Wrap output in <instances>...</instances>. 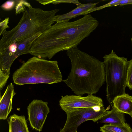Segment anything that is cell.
<instances>
[{
	"mask_svg": "<svg viewBox=\"0 0 132 132\" xmlns=\"http://www.w3.org/2000/svg\"><path fill=\"white\" fill-rule=\"evenodd\" d=\"M98 21L90 14L72 22H56L33 43L30 54L51 59L57 53L77 46L98 27Z\"/></svg>",
	"mask_w": 132,
	"mask_h": 132,
	"instance_id": "obj_1",
	"label": "cell"
},
{
	"mask_svg": "<svg viewBox=\"0 0 132 132\" xmlns=\"http://www.w3.org/2000/svg\"><path fill=\"white\" fill-rule=\"evenodd\" d=\"M71 63L70 72L63 80L76 95L98 92L105 81L104 63L76 47L67 51Z\"/></svg>",
	"mask_w": 132,
	"mask_h": 132,
	"instance_id": "obj_2",
	"label": "cell"
},
{
	"mask_svg": "<svg viewBox=\"0 0 132 132\" xmlns=\"http://www.w3.org/2000/svg\"><path fill=\"white\" fill-rule=\"evenodd\" d=\"M59 11L57 9L45 11L32 7L26 9L16 26L10 30H5L3 33L0 40V52L15 42L42 33L54 22L55 15Z\"/></svg>",
	"mask_w": 132,
	"mask_h": 132,
	"instance_id": "obj_3",
	"label": "cell"
},
{
	"mask_svg": "<svg viewBox=\"0 0 132 132\" xmlns=\"http://www.w3.org/2000/svg\"><path fill=\"white\" fill-rule=\"evenodd\" d=\"M13 82L17 85L52 84L63 81L56 61H51L34 56L13 73Z\"/></svg>",
	"mask_w": 132,
	"mask_h": 132,
	"instance_id": "obj_4",
	"label": "cell"
},
{
	"mask_svg": "<svg viewBox=\"0 0 132 132\" xmlns=\"http://www.w3.org/2000/svg\"><path fill=\"white\" fill-rule=\"evenodd\" d=\"M103 58L106 99L112 107V101L116 97L126 93L128 61L127 58L117 56L113 50Z\"/></svg>",
	"mask_w": 132,
	"mask_h": 132,
	"instance_id": "obj_5",
	"label": "cell"
},
{
	"mask_svg": "<svg viewBox=\"0 0 132 132\" xmlns=\"http://www.w3.org/2000/svg\"><path fill=\"white\" fill-rule=\"evenodd\" d=\"M109 112L104 107L98 112L95 111L92 108H77L69 110L65 112L67 115L66 120L59 132H77L78 127L82 123L90 120L95 122Z\"/></svg>",
	"mask_w": 132,
	"mask_h": 132,
	"instance_id": "obj_6",
	"label": "cell"
},
{
	"mask_svg": "<svg viewBox=\"0 0 132 132\" xmlns=\"http://www.w3.org/2000/svg\"><path fill=\"white\" fill-rule=\"evenodd\" d=\"M59 105L65 112L74 108H92L96 106H104L102 99L93 94L85 97L76 95L62 96Z\"/></svg>",
	"mask_w": 132,
	"mask_h": 132,
	"instance_id": "obj_7",
	"label": "cell"
},
{
	"mask_svg": "<svg viewBox=\"0 0 132 132\" xmlns=\"http://www.w3.org/2000/svg\"><path fill=\"white\" fill-rule=\"evenodd\" d=\"M28 120L33 129L42 130L50 108L48 102L41 100H34L27 107Z\"/></svg>",
	"mask_w": 132,
	"mask_h": 132,
	"instance_id": "obj_8",
	"label": "cell"
},
{
	"mask_svg": "<svg viewBox=\"0 0 132 132\" xmlns=\"http://www.w3.org/2000/svg\"><path fill=\"white\" fill-rule=\"evenodd\" d=\"M23 54V51L18 42H14L0 52V70L5 75H9L13 62L19 56Z\"/></svg>",
	"mask_w": 132,
	"mask_h": 132,
	"instance_id": "obj_9",
	"label": "cell"
},
{
	"mask_svg": "<svg viewBox=\"0 0 132 132\" xmlns=\"http://www.w3.org/2000/svg\"><path fill=\"white\" fill-rule=\"evenodd\" d=\"M16 93L14 86L11 83L8 85L3 95L0 98V119L6 120L12 109L13 97Z\"/></svg>",
	"mask_w": 132,
	"mask_h": 132,
	"instance_id": "obj_10",
	"label": "cell"
},
{
	"mask_svg": "<svg viewBox=\"0 0 132 132\" xmlns=\"http://www.w3.org/2000/svg\"><path fill=\"white\" fill-rule=\"evenodd\" d=\"M99 2L81 4L70 12L63 14L55 15L54 20L57 22H69L71 19L81 15H86L90 9L95 7Z\"/></svg>",
	"mask_w": 132,
	"mask_h": 132,
	"instance_id": "obj_11",
	"label": "cell"
},
{
	"mask_svg": "<svg viewBox=\"0 0 132 132\" xmlns=\"http://www.w3.org/2000/svg\"><path fill=\"white\" fill-rule=\"evenodd\" d=\"M112 103L113 106L117 110L129 114L132 118V100L128 94L116 97Z\"/></svg>",
	"mask_w": 132,
	"mask_h": 132,
	"instance_id": "obj_12",
	"label": "cell"
},
{
	"mask_svg": "<svg viewBox=\"0 0 132 132\" xmlns=\"http://www.w3.org/2000/svg\"><path fill=\"white\" fill-rule=\"evenodd\" d=\"M7 121L9 132H30L24 116H19L14 114L9 118Z\"/></svg>",
	"mask_w": 132,
	"mask_h": 132,
	"instance_id": "obj_13",
	"label": "cell"
},
{
	"mask_svg": "<svg viewBox=\"0 0 132 132\" xmlns=\"http://www.w3.org/2000/svg\"><path fill=\"white\" fill-rule=\"evenodd\" d=\"M100 123H107L112 125H124L126 122L124 114L113 106L110 111L99 120Z\"/></svg>",
	"mask_w": 132,
	"mask_h": 132,
	"instance_id": "obj_14",
	"label": "cell"
},
{
	"mask_svg": "<svg viewBox=\"0 0 132 132\" xmlns=\"http://www.w3.org/2000/svg\"><path fill=\"white\" fill-rule=\"evenodd\" d=\"M101 132H132V129L126 123L124 125L105 124L100 127Z\"/></svg>",
	"mask_w": 132,
	"mask_h": 132,
	"instance_id": "obj_15",
	"label": "cell"
},
{
	"mask_svg": "<svg viewBox=\"0 0 132 132\" xmlns=\"http://www.w3.org/2000/svg\"><path fill=\"white\" fill-rule=\"evenodd\" d=\"M126 84L127 87L132 90V59L128 61Z\"/></svg>",
	"mask_w": 132,
	"mask_h": 132,
	"instance_id": "obj_16",
	"label": "cell"
},
{
	"mask_svg": "<svg viewBox=\"0 0 132 132\" xmlns=\"http://www.w3.org/2000/svg\"><path fill=\"white\" fill-rule=\"evenodd\" d=\"M28 8L32 7L30 4L24 0H19L15 7V14L17 15L20 13H23Z\"/></svg>",
	"mask_w": 132,
	"mask_h": 132,
	"instance_id": "obj_17",
	"label": "cell"
},
{
	"mask_svg": "<svg viewBox=\"0 0 132 132\" xmlns=\"http://www.w3.org/2000/svg\"><path fill=\"white\" fill-rule=\"evenodd\" d=\"M19 0H9L5 2L1 5V7L4 10L10 11L16 7Z\"/></svg>",
	"mask_w": 132,
	"mask_h": 132,
	"instance_id": "obj_18",
	"label": "cell"
},
{
	"mask_svg": "<svg viewBox=\"0 0 132 132\" xmlns=\"http://www.w3.org/2000/svg\"><path fill=\"white\" fill-rule=\"evenodd\" d=\"M62 3H73L76 5L77 6L81 5V3L77 0H46L44 2L45 5L50 3H52L54 4Z\"/></svg>",
	"mask_w": 132,
	"mask_h": 132,
	"instance_id": "obj_19",
	"label": "cell"
},
{
	"mask_svg": "<svg viewBox=\"0 0 132 132\" xmlns=\"http://www.w3.org/2000/svg\"><path fill=\"white\" fill-rule=\"evenodd\" d=\"M120 0H113L103 5L98 7L95 6L88 11L86 15L95 11L100 10L106 7L113 6L115 4L118 2Z\"/></svg>",
	"mask_w": 132,
	"mask_h": 132,
	"instance_id": "obj_20",
	"label": "cell"
},
{
	"mask_svg": "<svg viewBox=\"0 0 132 132\" xmlns=\"http://www.w3.org/2000/svg\"><path fill=\"white\" fill-rule=\"evenodd\" d=\"M9 75L4 74L0 70V89L1 90L5 86Z\"/></svg>",
	"mask_w": 132,
	"mask_h": 132,
	"instance_id": "obj_21",
	"label": "cell"
},
{
	"mask_svg": "<svg viewBox=\"0 0 132 132\" xmlns=\"http://www.w3.org/2000/svg\"><path fill=\"white\" fill-rule=\"evenodd\" d=\"M9 18H6L0 23V35L1 36L3 33L6 28H9L8 25L9 23Z\"/></svg>",
	"mask_w": 132,
	"mask_h": 132,
	"instance_id": "obj_22",
	"label": "cell"
},
{
	"mask_svg": "<svg viewBox=\"0 0 132 132\" xmlns=\"http://www.w3.org/2000/svg\"><path fill=\"white\" fill-rule=\"evenodd\" d=\"M128 4H132V0H120L118 2L115 4L113 6Z\"/></svg>",
	"mask_w": 132,
	"mask_h": 132,
	"instance_id": "obj_23",
	"label": "cell"
},
{
	"mask_svg": "<svg viewBox=\"0 0 132 132\" xmlns=\"http://www.w3.org/2000/svg\"><path fill=\"white\" fill-rule=\"evenodd\" d=\"M131 44H132V37L131 38Z\"/></svg>",
	"mask_w": 132,
	"mask_h": 132,
	"instance_id": "obj_24",
	"label": "cell"
},
{
	"mask_svg": "<svg viewBox=\"0 0 132 132\" xmlns=\"http://www.w3.org/2000/svg\"><path fill=\"white\" fill-rule=\"evenodd\" d=\"M131 98L132 100V96H131Z\"/></svg>",
	"mask_w": 132,
	"mask_h": 132,
	"instance_id": "obj_25",
	"label": "cell"
}]
</instances>
